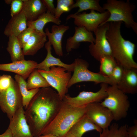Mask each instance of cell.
Here are the masks:
<instances>
[{
	"label": "cell",
	"mask_w": 137,
	"mask_h": 137,
	"mask_svg": "<svg viewBox=\"0 0 137 137\" xmlns=\"http://www.w3.org/2000/svg\"><path fill=\"white\" fill-rule=\"evenodd\" d=\"M63 103L49 87L40 88L25 108V118L33 137L41 135L56 115Z\"/></svg>",
	"instance_id": "6da1fadb"
},
{
	"label": "cell",
	"mask_w": 137,
	"mask_h": 137,
	"mask_svg": "<svg viewBox=\"0 0 137 137\" xmlns=\"http://www.w3.org/2000/svg\"><path fill=\"white\" fill-rule=\"evenodd\" d=\"M106 33V38L110 44L112 55L117 64L124 68H137V64L133 58L135 45L124 39L121 35L122 22H109Z\"/></svg>",
	"instance_id": "7a4b0ae2"
},
{
	"label": "cell",
	"mask_w": 137,
	"mask_h": 137,
	"mask_svg": "<svg viewBox=\"0 0 137 137\" xmlns=\"http://www.w3.org/2000/svg\"><path fill=\"white\" fill-rule=\"evenodd\" d=\"M85 107H75L63 100L56 115L41 135L51 134L58 137H65L75 123L85 114Z\"/></svg>",
	"instance_id": "3957f363"
},
{
	"label": "cell",
	"mask_w": 137,
	"mask_h": 137,
	"mask_svg": "<svg viewBox=\"0 0 137 137\" xmlns=\"http://www.w3.org/2000/svg\"><path fill=\"white\" fill-rule=\"evenodd\" d=\"M104 9L109 12V18L100 25L111 22H124L126 27L131 28L137 34V23L134 20L132 13L136 6L129 0H108L102 7Z\"/></svg>",
	"instance_id": "277c9868"
},
{
	"label": "cell",
	"mask_w": 137,
	"mask_h": 137,
	"mask_svg": "<svg viewBox=\"0 0 137 137\" xmlns=\"http://www.w3.org/2000/svg\"><path fill=\"white\" fill-rule=\"evenodd\" d=\"M106 91L107 96L100 104L110 111L114 120L125 118L130 106L128 96L115 85L108 86Z\"/></svg>",
	"instance_id": "5b68a950"
},
{
	"label": "cell",
	"mask_w": 137,
	"mask_h": 137,
	"mask_svg": "<svg viewBox=\"0 0 137 137\" xmlns=\"http://www.w3.org/2000/svg\"><path fill=\"white\" fill-rule=\"evenodd\" d=\"M74 62L73 73L68 83V89L76 83L82 82H93L96 84L104 83L110 85H114L110 77L102 75L99 72H94L88 70L89 64L85 60L77 58Z\"/></svg>",
	"instance_id": "8992f818"
},
{
	"label": "cell",
	"mask_w": 137,
	"mask_h": 137,
	"mask_svg": "<svg viewBox=\"0 0 137 137\" xmlns=\"http://www.w3.org/2000/svg\"><path fill=\"white\" fill-rule=\"evenodd\" d=\"M47 82L57 91L61 99L63 100L68 92V83L72 77L71 72L64 68L53 66L48 71L38 70Z\"/></svg>",
	"instance_id": "52a82bcc"
},
{
	"label": "cell",
	"mask_w": 137,
	"mask_h": 137,
	"mask_svg": "<svg viewBox=\"0 0 137 137\" xmlns=\"http://www.w3.org/2000/svg\"><path fill=\"white\" fill-rule=\"evenodd\" d=\"M22 106V96L19 86L13 78L8 89L0 94V108L10 119Z\"/></svg>",
	"instance_id": "ba28073f"
},
{
	"label": "cell",
	"mask_w": 137,
	"mask_h": 137,
	"mask_svg": "<svg viewBox=\"0 0 137 137\" xmlns=\"http://www.w3.org/2000/svg\"><path fill=\"white\" fill-rule=\"evenodd\" d=\"M110 15L107 11L100 13L91 10L89 13L83 12L70 14L67 16L66 20L73 19L74 24L76 26H83L88 31L94 32L98 26L107 19Z\"/></svg>",
	"instance_id": "9c48e42d"
},
{
	"label": "cell",
	"mask_w": 137,
	"mask_h": 137,
	"mask_svg": "<svg viewBox=\"0 0 137 137\" xmlns=\"http://www.w3.org/2000/svg\"><path fill=\"white\" fill-rule=\"evenodd\" d=\"M108 86V84L102 83L100 89L97 91L93 92L83 91L75 97H72L66 94L63 100L67 104L76 107H86L92 103L99 102L107 97V95L106 89Z\"/></svg>",
	"instance_id": "30bf717a"
},
{
	"label": "cell",
	"mask_w": 137,
	"mask_h": 137,
	"mask_svg": "<svg viewBox=\"0 0 137 137\" xmlns=\"http://www.w3.org/2000/svg\"><path fill=\"white\" fill-rule=\"evenodd\" d=\"M109 25L110 23L108 22L98 26L94 32L95 36V42L91 43L89 46L90 54L98 61L103 56H112L111 46L106 37V33Z\"/></svg>",
	"instance_id": "8fae6325"
},
{
	"label": "cell",
	"mask_w": 137,
	"mask_h": 137,
	"mask_svg": "<svg viewBox=\"0 0 137 137\" xmlns=\"http://www.w3.org/2000/svg\"><path fill=\"white\" fill-rule=\"evenodd\" d=\"M85 114L102 130L109 127L113 120L110 111L99 102L92 103L86 107Z\"/></svg>",
	"instance_id": "7c38bea8"
},
{
	"label": "cell",
	"mask_w": 137,
	"mask_h": 137,
	"mask_svg": "<svg viewBox=\"0 0 137 137\" xmlns=\"http://www.w3.org/2000/svg\"><path fill=\"white\" fill-rule=\"evenodd\" d=\"M10 120L8 128L13 137H33L25 118L23 106L20 108Z\"/></svg>",
	"instance_id": "4fadbf2b"
},
{
	"label": "cell",
	"mask_w": 137,
	"mask_h": 137,
	"mask_svg": "<svg viewBox=\"0 0 137 137\" xmlns=\"http://www.w3.org/2000/svg\"><path fill=\"white\" fill-rule=\"evenodd\" d=\"M38 64L33 60H25L10 63L0 64V71L15 73L26 80L36 69Z\"/></svg>",
	"instance_id": "5bb4252c"
},
{
	"label": "cell",
	"mask_w": 137,
	"mask_h": 137,
	"mask_svg": "<svg viewBox=\"0 0 137 137\" xmlns=\"http://www.w3.org/2000/svg\"><path fill=\"white\" fill-rule=\"evenodd\" d=\"M74 29V35L68 37L66 41L65 48L68 53L73 49L79 48L81 42H86L93 43L95 42L93 32L88 31L84 27L76 26Z\"/></svg>",
	"instance_id": "9a60e30c"
},
{
	"label": "cell",
	"mask_w": 137,
	"mask_h": 137,
	"mask_svg": "<svg viewBox=\"0 0 137 137\" xmlns=\"http://www.w3.org/2000/svg\"><path fill=\"white\" fill-rule=\"evenodd\" d=\"M69 28L68 26L64 24H54L52 26L51 32L48 28L45 29V32L48 41L52 45L56 54L59 57L63 55L62 42L63 35Z\"/></svg>",
	"instance_id": "2e32d148"
},
{
	"label": "cell",
	"mask_w": 137,
	"mask_h": 137,
	"mask_svg": "<svg viewBox=\"0 0 137 137\" xmlns=\"http://www.w3.org/2000/svg\"><path fill=\"white\" fill-rule=\"evenodd\" d=\"M117 88L125 94L137 92V68H124L123 74Z\"/></svg>",
	"instance_id": "e0dca14e"
},
{
	"label": "cell",
	"mask_w": 137,
	"mask_h": 137,
	"mask_svg": "<svg viewBox=\"0 0 137 137\" xmlns=\"http://www.w3.org/2000/svg\"><path fill=\"white\" fill-rule=\"evenodd\" d=\"M45 47L47 52L46 56L43 61L38 64L36 69L47 71L49 70L51 67L60 66L64 68L68 72H73L74 67V62L71 64H65L60 59L54 57L51 53V45L48 41L45 43Z\"/></svg>",
	"instance_id": "ac0fdd59"
},
{
	"label": "cell",
	"mask_w": 137,
	"mask_h": 137,
	"mask_svg": "<svg viewBox=\"0 0 137 137\" xmlns=\"http://www.w3.org/2000/svg\"><path fill=\"white\" fill-rule=\"evenodd\" d=\"M23 2L22 10L27 21H32L37 19L47 11L41 0H22Z\"/></svg>",
	"instance_id": "d6986e66"
},
{
	"label": "cell",
	"mask_w": 137,
	"mask_h": 137,
	"mask_svg": "<svg viewBox=\"0 0 137 137\" xmlns=\"http://www.w3.org/2000/svg\"><path fill=\"white\" fill-rule=\"evenodd\" d=\"M27 21L22 11L11 17L4 30V34L9 37L14 36L17 37L27 27Z\"/></svg>",
	"instance_id": "ffe728a7"
},
{
	"label": "cell",
	"mask_w": 137,
	"mask_h": 137,
	"mask_svg": "<svg viewBox=\"0 0 137 137\" xmlns=\"http://www.w3.org/2000/svg\"><path fill=\"white\" fill-rule=\"evenodd\" d=\"M50 22L59 25L61 21L59 19L56 18L54 14L47 11L36 20L27 21V27L31 29L33 32L41 35L46 36L43 28L46 24Z\"/></svg>",
	"instance_id": "44dd1931"
},
{
	"label": "cell",
	"mask_w": 137,
	"mask_h": 137,
	"mask_svg": "<svg viewBox=\"0 0 137 137\" xmlns=\"http://www.w3.org/2000/svg\"><path fill=\"white\" fill-rule=\"evenodd\" d=\"M92 130L100 133L102 130L85 114L75 123L69 132L76 137H82L85 133Z\"/></svg>",
	"instance_id": "7402d4cb"
},
{
	"label": "cell",
	"mask_w": 137,
	"mask_h": 137,
	"mask_svg": "<svg viewBox=\"0 0 137 137\" xmlns=\"http://www.w3.org/2000/svg\"><path fill=\"white\" fill-rule=\"evenodd\" d=\"M46 36H42L33 33L30 38L23 47L24 55L33 56L42 48L47 41Z\"/></svg>",
	"instance_id": "603a6c76"
},
{
	"label": "cell",
	"mask_w": 137,
	"mask_h": 137,
	"mask_svg": "<svg viewBox=\"0 0 137 137\" xmlns=\"http://www.w3.org/2000/svg\"><path fill=\"white\" fill-rule=\"evenodd\" d=\"M8 37L6 49L12 62L25 60L22 48L17 37L12 35Z\"/></svg>",
	"instance_id": "cb8c5ba5"
},
{
	"label": "cell",
	"mask_w": 137,
	"mask_h": 137,
	"mask_svg": "<svg viewBox=\"0 0 137 137\" xmlns=\"http://www.w3.org/2000/svg\"><path fill=\"white\" fill-rule=\"evenodd\" d=\"M14 78L19 86L22 96L23 106L25 108L40 88L28 90L26 87V82L22 77L16 74Z\"/></svg>",
	"instance_id": "d4e9b609"
},
{
	"label": "cell",
	"mask_w": 137,
	"mask_h": 137,
	"mask_svg": "<svg viewBox=\"0 0 137 137\" xmlns=\"http://www.w3.org/2000/svg\"><path fill=\"white\" fill-rule=\"evenodd\" d=\"M26 87L28 90L50 87L45 78L35 69L28 78Z\"/></svg>",
	"instance_id": "484cf974"
},
{
	"label": "cell",
	"mask_w": 137,
	"mask_h": 137,
	"mask_svg": "<svg viewBox=\"0 0 137 137\" xmlns=\"http://www.w3.org/2000/svg\"><path fill=\"white\" fill-rule=\"evenodd\" d=\"M100 0H76L71 7V9L78 7L79 9L75 13L77 14L88 10L96 11L100 13L105 11L99 4Z\"/></svg>",
	"instance_id": "4316f807"
},
{
	"label": "cell",
	"mask_w": 137,
	"mask_h": 137,
	"mask_svg": "<svg viewBox=\"0 0 137 137\" xmlns=\"http://www.w3.org/2000/svg\"><path fill=\"white\" fill-rule=\"evenodd\" d=\"M110 126L102 130L99 137H128L127 132L128 126L126 124L119 126L117 124L113 123Z\"/></svg>",
	"instance_id": "83f0119b"
},
{
	"label": "cell",
	"mask_w": 137,
	"mask_h": 137,
	"mask_svg": "<svg viewBox=\"0 0 137 137\" xmlns=\"http://www.w3.org/2000/svg\"><path fill=\"white\" fill-rule=\"evenodd\" d=\"M100 63L99 73L104 76L109 77L117 63L112 56L104 55L101 57L99 61Z\"/></svg>",
	"instance_id": "f1b7e54d"
},
{
	"label": "cell",
	"mask_w": 137,
	"mask_h": 137,
	"mask_svg": "<svg viewBox=\"0 0 137 137\" xmlns=\"http://www.w3.org/2000/svg\"><path fill=\"white\" fill-rule=\"evenodd\" d=\"M57 3L54 15L56 18L59 19L63 13L72 10V6L74 2L73 0H57Z\"/></svg>",
	"instance_id": "f546056e"
},
{
	"label": "cell",
	"mask_w": 137,
	"mask_h": 137,
	"mask_svg": "<svg viewBox=\"0 0 137 137\" xmlns=\"http://www.w3.org/2000/svg\"><path fill=\"white\" fill-rule=\"evenodd\" d=\"M124 68L117 63L109 77L114 85H116L120 81L123 76Z\"/></svg>",
	"instance_id": "4dcf8cb0"
},
{
	"label": "cell",
	"mask_w": 137,
	"mask_h": 137,
	"mask_svg": "<svg viewBox=\"0 0 137 137\" xmlns=\"http://www.w3.org/2000/svg\"><path fill=\"white\" fill-rule=\"evenodd\" d=\"M13 78L10 75H0V94L7 90L10 87Z\"/></svg>",
	"instance_id": "1f68e13d"
},
{
	"label": "cell",
	"mask_w": 137,
	"mask_h": 137,
	"mask_svg": "<svg viewBox=\"0 0 137 137\" xmlns=\"http://www.w3.org/2000/svg\"><path fill=\"white\" fill-rule=\"evenodd\" d=\"M33 33L31 29L27 27L16 37L22 48L28 41Z\"/></svg>",
	"instance_id": "d6a6232c"
},
{
	"label": "cell",
	"mask_w": 137,
	"mask_h": 137,
	"mask_svg": "<svg viewBox=\"0 0 137 137\" xmlns=\"http://www.w3.org/2000/svg\"><path fill=\"white\" fill-rule=\"evenodd\" d=\"M23 2L22 0H12L11 4L10 14L11 17L21 12L22 10Z\"/></svg>",
	"instance_id": "836d02e7"
},
{
	"label": "cell",
	"mask_w": 137,
	"mask_h": 137,
	"mask_svg": "<svg viewBox=\"0 0 137 137\" xmlns=\"http://www.w3.org/2000/svg\"><path fill=\"white\" fill-rule=\"evenodd\" d=\"M44 5L46 8L47 11L54 15L55 7L54 4L53 0H42Z\"/></svg>",
	"instance_id": "e575fe53"
},
{
	"label": "cell",
	"mask_w": 137,
	"mask_h": 137,
	"mask_svg": "<svg viewBox=\"0 0 137 137\" xmlns=\"http://www.w3.org/2000/svg\"><path fill=\"white\" fill-rule=\"evenodd\" d=\"M134 124L131 127H128L127 132L128 137H137V121L135 120Z\"/></svg>",
	"instance_id": "d590c367"
},
{
	"label": "cell",
	"mask_w": 137,
	"mask_h": 137,
	"mask_svg": "<svg viewBox=\"0 0 137 137\" xmlns=\"http://www.w3.org/2000/svg\"><path fill=\"white\" fill-rule=\"evenodd\" d=\"M0 137H13L11 131L8 128L6 131L2 134L0 135Z\"/></svg>",
	"instance_id": "8d00e7d4"
},
{
	"label": "cell",
	"mask_w": 137,
	"mask_h": 137,
	"mask_svg": "<svg viewBox=\"0 0 137 137\" xmlns=\"http://www.w3.org/2000/svg\"><path fill=\"white\" fill-rule=\"evenodd\" d=\"M38 137H58L55 135L51 134L41 135Z\"/></svg>",
	"instance_id": "74e56055"
},
{
	"label": "cell",
	"mask_w": 137,
	"mask_h": 137,
	"mask_svg": "<svg viewBox=\"0 0 137 137\" xmlns=\"http://www.w3.org/2000/svg\"><path fill=\"white\" fill-rule=\"evenodd\" d=\"M65 137H76L69 132L67 133Z\"/></svg>",
	"instance_id": "f35d334b"
},
{
	"label": "cell",
	"mask_w": 137,
	"mask_h": 137,
	"mask_svg": "<svg viewBox=\"0 0 137 137\" xmlns=\"http://www.w3.org/2000/svg\"><path fill=\"white\" fill-rule=\"evenodd\" d=\"M12 0H5V3L7 4H11Z\"/></svg>",
	"instance_id": "ab89813d"
}]
</instances>
